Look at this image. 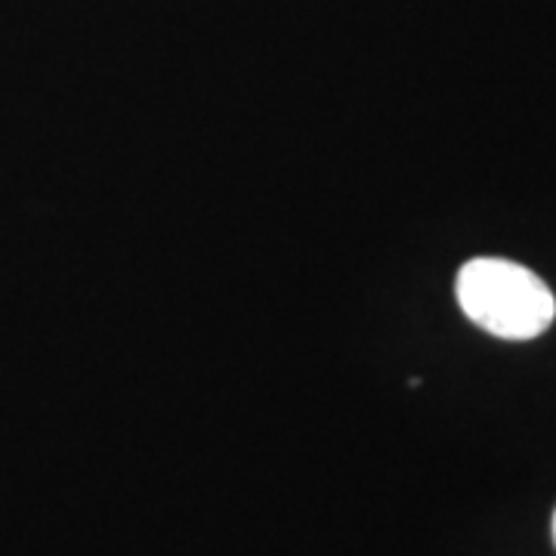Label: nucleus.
<instances>
[{
  "label": "nucleus",
  "mask_w": 556,
  "mask_h": 556,
  "mask_svg": "<svg viewBox=\"0 0 556 556\" xmlns=\"http://www.w3.org/2000/svg\"><path fill=\"white\" fill-rule=\"evenodd\" d=\"M554 544H556V514H554Z\"/></svg>",
  "instance_id": "2"
},
{
  "label": "nucleus",
  "mask_w": 556,
  "mask_h": 556,
  "mask_svg": "<svg viewBox=\"0 0 556 556\" xmlns=\"http://www.w3.org/2000/svg\"><path fill=\"white\" fill-rule=\"evenodd\" d=\"M457 303L477 328L504 340H532L551 328L556 300L541 278L510 260L477 257L457 273Z\"/></svg>",
  "instance_id": "1"
}]
</instances>
